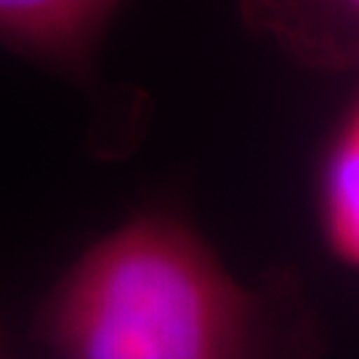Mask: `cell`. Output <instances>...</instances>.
I'll use <instances>...</instances> for the list:
<instances>
[{"mask_svg": "<svg viewBox=\"0 0 359 359\" xmlns=\"http://www.w3.org/2000/svg\"><path fill=\"white\" fill-rule=\"evenodd\" d=\"M40 325L56 359H250L256 301L192 224L144 210L69 264Z\"/></svg>", "mask_w": 359, "mask_h": 359, "instance_id": "6da1fadb", "label": "cell"}, {"mask_svg": "<svg viewBox=\"0 0 359 359\" xmlns=\"http://www.w3.org/2000/svg\"><path fill=\"white\" fill-rule=\"evenodd\" d=\"M0 359H8L6 357V351H3V346H0Z\"/></svg>", "mask_w": 359, "mask_h": 359, "instance_id": "5b68a950", "label": "cell"}, {"mask_svg": "<svg viewBox=\"0 0 359 359\" xmlns=\"http://www.w3.org/2000/svg\"><path fill=\"white\" fill-rule=\"evenodd\" d=\"M341 3H344V6H348V8L359 16V0H341Z\"/></svg>", "mask_w": 359, "mask_h": 359, "instance_id": "277c9868", "label": "cell"}, {"mask_svg": "<svg viewBox=\"0 0 359 359\" xmlns=\"http://www.w3.org/2000/svg\"><path fill=\"white\" fill-rule=\"evenodd\" d=\"M317 224L330 256L359 271V96L341 117L322 157Z\"/></svg>", "mask_w": 359, "mask_h": 359, "instance_id": "3957f363", "label": "cell"}, {"mask_svg": "<svg viewBox=\"0 0 359 359\" xmlns=\"http://www.w3.org/2000/svg\"><path fill=\"white\" fill-rule=\"evenodd\" d=\"M123 0H0V46L59 72H86Z\"/></svg>", "mask_w": 359, "mask_h": 359, "instance_id": "7a4b0ae2", "label": "cell"}]
</instances>
